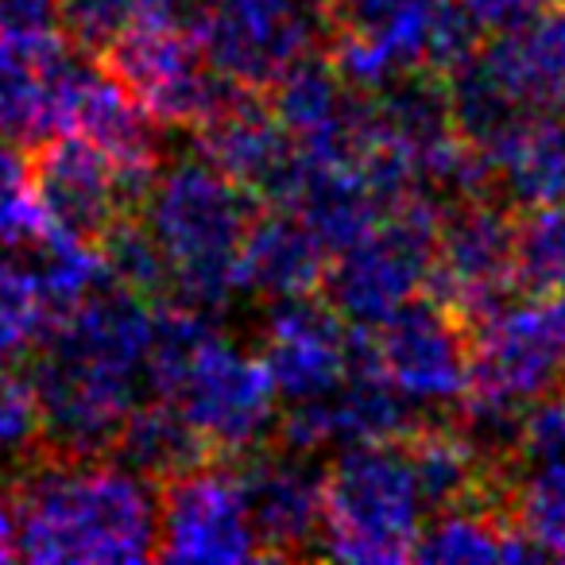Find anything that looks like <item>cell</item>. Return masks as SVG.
Returning <instances> with one entry per match:
<instances>
[{
	"label": "cell",
	"mask_w": 565,
	"mask_h": 565,
	"mask_svg": "<svg viewBox=\"0 0 565 565\" xmlns=\"http://www.w3.org/2000/svg\"><path fill=\"white\" fill-rule=\"evenodd\" d=\"M143 190V182L82 136L40 143V159L32 167V194L43 228L86 244H102L120 221H128Z\"/></svg>",
	"instance_id": "5bb4252c"
},
{
	"label": "cell",
	"mask_w": 565,
	"mask_h": 565,
	"mask_svg": "<svg viewBox=\"0 0 565 565\" xmlns=\"http://www.w3.org/2000/svg\"><path fill=\"white\" fill-rule=\"evenodd\" d=\"M151 0H58V20L78 47L105 51Z\"/></svg>",
	"instance_id": "83f0119b"
},
{
	"label": "cell",
	"mask_w": 565,
	"mask_h": 565,
	"mask_svg": "<svg viewBox=\"0 0 565 565\" xmlns=\"http://www.w3.org/2000/svg\"><path fill=\"white\" fill-rule=\"evenodd\" d=\"M361 349L349 322L315 295L271 302L259 341V361L271 376L279 399L307 403L326 395L349 376Z\"/></svg>",
	"instance_id": "2e32d148"
},
{
	"label": "cell",
	"mask_w": 565,
	"mask_h": 565,
	"mask_svg": "<svg viewBox=\"0 0 565 565\" xmlns=\"http://www.w3.org/2000/svg\"><path fill=\"white\" fill-rule=\"evenodd\" d=\"M109 74L156 125H198L228 97L186 20H136L109 43Z\"/></svg>",
	"instance_id": "8fae6325"
},
{
	"label": "cell",
	"mask_w": 565,
	"mask_h": 565,
	"mask_svg": "<svg viewBox=\"0 0 565 565\" xmlns=\"http://www.w3.org/2000/svg\"><path fill=\"white\" fill-rule=\"evenodd\" d=\"M330 267V248L299 213L275 205L256 213L241 252V291L264 302H291L318 295Z\"/></svg>",
	"instance_id": "ffe728a7"
},
{
	"label": "cell",
	"mask_w": 565,
	"mask_h": 565,
	"mask_svg": "<svg viewBox=\"0 0 565 565\" xmlns=\"http://www.w3.org/2000/svg\"><path fill=\"white\" fill-rule=\"evenodd\" d=\"M55 326L47 295L28 256H0V364H12L40 345Z\"/></svg>",
	"instance_id": "d4e9b609"
},
{
	"label": "cell",
	"mask_w": 565,
	"mask_h": 565,
	"mask_svg": "<svg viewBox=\"0 0 565 565\" xmlns=\"http://www.w3.org/2000/svg\"><path fill=\"white\" fill-rule=\"evenodd\" d=\"M457 4H461L480 28H503V24H515V20L550 9L557 0H457Z\"/></svg>",
	"instance_id": "f1b7e54d"
},
{
	"label": "cell",
	"mask_w": 565,
	"mask_h": 565,
	"mask_svg": "<svg viewBox=\"0 0 565 565\" xmlns=\"http://www.w3.org/2000/svg\"><path fill=\"white\" fill-rule=\"evenodd\" d=\"M20 557L17 546V495L9 492L4 477H0V562Z\"/></svg>",
	"instance_id": "4dcf8cb0"
},
{
	"label": "cell",
	"mask_w": 565,
	"mask_h": 565,
	"mask_svg": "<svg viewBox=\"0 0 565 565\" xmlns=\"http://www.w3.org/2000/svg\"><path fill=\"white\" fill-rule=\"evenodd\" d=\"M159 315L151 299L105 279L40 341L32 387L43 438L58 454H105L148 395V356Z\"/></svg>",
	"instance_id": "6da1fadb"
},
{
	"label": "cell",
	"mask_w": 565,
	"mask_h": 565,
	"mask_svg": "<svg viewBox=\"0 0 565 565\" xmlns=\"http://www.w3.org/2000/svg\"><path fill=\"white\" fill-rule=\"evenodd\" d=\"M190 28L213 74L256 94L333 40V0H198Z\"/></svg>",
	"instance_id": "9c48e42d"
},
{
	"label": "cell",
	"mask_w": 565,
	"mask_h": 565,
	"mask_svg": "<svg viewBox=\"0 0 565 565\" xmlns=\"http://www.w3.org/2000/svg\"><path fill=\"white\" fill-rule=\"evenodd\" d=\"M113 446L120 449V461L151 480L174 477V472L205 461V454H210L202 438L186 426V418L156 395H151V403H136Z\"/></svg>",
	"instance_id": "603a6c76"
},
{
	"label": "cell",
	"mask_w": 565,
	"mask_h": 565,
	"mask_svg": "<svg viewBox=\"0 0 565 565\" xmlns=\"http://www.w3.org/2000/svg\"><path fill=\"white\" fill-rule=\"evenodd\" d=\"M148 392L171 403L210 454H244L271 434L279 392L259 353L205 322L202 310L163 315L148 356Z\"/></svg>",
	"instance_id": "277c9868"
},
{
	"label": "cell",
	"mask_w": 565,
	"mask_h": 565,
	"mask_svg": "<svg viewBox=\"0 0 565 565\" xmlns=\"http://www.w3.org/2000/svg\"><path fill=\"white\" fill-rule=\"evenodd\" d=\"M58 24V0H0V32H40Z\"/></svg>",
	"instance_id": "f546056e"
},
{
	"label": "cell",
	"mask_w": 565,
	"mask_h": 565,
	"mask_svg": "<svg viewBox=\"0 0 565 565\" xmlns=\"http://www.w3.org/2000/svg\"><path fill=\"white\" fill-rule=\"evenodd\" d=\"M364 356L418 415L449 411L469 395V330L434 299H415L372 326Z\"/></svg>",
	"instance_id": "7c38bea8"
},
{
	"label": "cell",
	"mask_w": 565,
	"mask_h": 565,
	"mask_svg": "<svg viewBox=\"0 0 565 565\" xmlns=\"http://www.w3.org/2000/svg\"><path fill=\"white\" fill-rule=\"evenodd\" d=\"M94 74L97 66L55 28L0 32V136L20 148L71 136Z\"/></svg>",
	"instance_id": "30bf717a"
},
{
	"label": "cell",
	"mask_w": 565,
	"mask_h": 565,
	"mask_svg": "<svg viewBox=\"0 0 565 565\" xmlns=\"http://www.w3.org/2000/svg\"><path fill=\"white\" fill-rule=\"evenodd\" d=\"M418 426V411L403 403L392 387L384 384L369 356H356L349 376L326 395L307 403H291L282 418V446L299 449V454H318L333 446H364V441H395L407 438Z\"/></svg>",
	"instance_id": "e0dca14e"
},
{
	"label": "cell",
	"mask_w": 565,
	"mask_h": 565,
	"mask_svg": "<svg viewBox=\"0 0 565 565\" xmlns=\"http://www.w3.org/2000/svg\"><path fill=\"white\" fill-rule=\"evenodd\" d=\"M259 550L275 557H295L318 546L322 526V472L310 454L282 446L279 454H256L241 469Z\"/></svg>",
	"instance_id": "ac0fdd59"
},
{
	"label": "cell",
	"mask_w": 565,
	"mask_h": 565,
	"mask_svg": "<svg viewBox=\"0 0 565 565\" xmlns=\"http://www.w3.org/2000/svg\"><path fill=\"white\" fill-rule=\"evenodd\" d=\"M43 438V415L35 387L28 376H17L0 364V465L24 457Z\"/></svg>",
	"instance_id": "4316f807"
},
{
	"label": "cell",
	"mask_w": 565,
	"mask_h": 565,
	"mask_svg": "<svg viewBox=\"0 0 565 565\" xmlns=\"http://www.w3.org/2000/svg\"><path fill=\"white\" fill-rule=\"evenodd\" d=\"M434 302L454 310L461 322H477L515 295V221L503 205L465 198L441 217L430 264Z\"/></svg>",
	"instance_id": "9a60e30c"
},
{
	"label": "cell",
	"mask_w": 565,
	"mask_h": 565,
	"mask_svg": "<svg viewBox=\"0 0 565 565\" xmlns=\"http://www.w3.org/2000/svg\"><path fill=\"white\" fill-rule=\"evenodd\" d=\"M198 140H202V156L213 167L236 179L252 198H271L282 190V182L291 179L295 167V143L271 105L252 97V89H241V97L228 89V97L198 120Z\"/></svg>",
	"instance_id": "d6986e66"
},
{
	"label": "cell",
	"mask_w": 565,
	"mask_h": 565,
	"mask_svg": "<svg viewBox=\"0 0 565 565\" xmlns=\"http://www.w3.org/2000/svg\"><path fill=\"white\" fill-rule=\"evenodd\" d=\"M531 461V472H523L515 488L511 523L539 557H565V454Z\"/></svg>",
	"instance_id": "cb8c5ba5"
},
{
	"label": "cell",
	"mask_w": 565,
	"mask_h": 565,
	"mask_svg": "<svg viewBox=\"0 0 565 565\" xmlns=\"http://www.w3.org/2000/svg\"><path fill=\"white\" fill-rule=\"evenodd\" d=\"M430 515L407 438L345 446L322 472L318 550L353 565L411 562Z\"/></svg>",
	"instance_id": "5b68a950"
},
{
	"label": "cell",
	"mask_w": 565,
	"mask_h": 565,
	"mask_svg": "<svg viewBox=\"0 0 565 565\" xmlns=\"http://www.w3.org/2000/svg\"><path fill=\"white\" fill-rule=\"evenodd\" d=\"M441 205L430 194H407L392 202L353 244L330 256L326 291L330 307L349 326L372 330L430 287L434 241Z\"/></svg>",
	"instance_id": "ba28073f"
},
{
	"label": "cell",
	"mask_w": 565,
	"mask_h": 565,
	"mask_svg": "<svg viewBox=\"0 0 565 565\" xmlns=\"http://www.w3.org/2000/svg\"><path fill=\"white\" fill-rule=\"evenodd\" d=\"M156 557L198 565H241L264 557L241 472L198 461L167 477L159 495Z\"/></svg>",
	"instance_id": "4fadbf2b"
},
{
	"label": "cell",
	"mask_w": 565,
	"mask_h": 565,
	"mask_svg": "<svg viewBox=\"0 0 565 565\" xmlns=\"http://www.w3.org/2000/svg\"><path fill=\"white\" fill-rule=\"evenodd\" d=\"M515 291H565V202L534 205L515 221Z\"/></svg>",
	"instance_id": "484cf974"
},
{
	"label": "cell",
	"mask_w": 565,
	"mask_h": 565,
	"mask_svg": "<svg viewBox=\"0 0 565 565\" xmlns=\"http://www.w3.org/2000/svg\"><path fill=\"white\" fill-rule=\"evenodd\" d=\"M565 384V291L523 295L480 315L469 333V395L477 446L515 430V415Z\"/></svg>",
	"instance_id": "52a82bcc"
},
{
	"label": "cell",
	"mask_w": 565,
	"mask_h": 565,
	"mask_svg": "<svg viewBox=\"0 0 565 565\" xmlns=\"http://www.w3.org/2000/svg\"><path fill=\"white\" fill-rule=\"evenodd\" d=\"M449 113L472 151L492 143L519 120L565 109V9L523 17L480 40L449 71Z\"/></svg>",
	"instance_id": "8992f818"
},
{
	"label": "cell",
	"mask_w": 565,
	"mask_h": 565,
	"mask_svg": "<svg viewBox=\"0 0 565 565\" xmlns=\"http://www.w3.org/2000/svg\"><path fill=\"white\" fill-rule=\"evenodd\" d=\"M477 159L484 179L523 210L565 202V120L557 113L519 120L515 128L484 143Z\"/></svg>",
	"instance_id": "44dd1931"
},
{
	"label": "cell",
	"mask_w": 565,
	"mask_h": 565,
	"mask_svg": "<svg viewBox=\"0 0 565 565\" xmlns=\"http://www.w3.org/2000/svg\"><path fill=\"white\" fill-rule=\"evenodd\" d=\"M418 562L434 565H488V562H534L539 550L519 534L511 519L488 511L480 500H461L430 515L415 550Z\"/></svg>",
	"instance_id": "7402d4cb"
},
{
	"label": "cell",
	"mask_w": 565,
	"mask_h": 565,
	"mask_svg": "<svg viewBox=\"0 0 565 565\" xmlns=\"http://www.w3.org/2000/svg\"><path fill=\"white\" fill-rule=\"evenodd\" d=\"M17 546L40 565H128L156 557L151 477L102 454H63L17 488Z\"/></svg>",
	"instance_id": "7a4b0ae2"
},
{
	"label": "cell",
	"mask_w": 565,
	"mask_h": 565,
	"mask_svg": "<svg viewBox=\"0 0 565 565\" xmlns=\"http://www.w3.org/2000/svg\"><path fill=\"white\" fill-rule=\"evenodd\" d=\"M140 228L163 267V287L186 310H221L241 291V252L256 217L252 194L205 156L151 174Z\"/></svg>",
	"instance_id": "3957f363"
}]
</instances>
